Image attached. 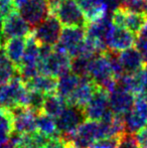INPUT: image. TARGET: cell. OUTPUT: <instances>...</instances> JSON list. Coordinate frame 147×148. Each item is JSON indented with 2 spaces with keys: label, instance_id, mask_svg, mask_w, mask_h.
<instances>
[{
  "label": "cell",
  "instance_id": "obj_1",
  "mask_svg": "<svg viewBox=\"0 0 147 148\" xmlns=\"http://www.w3.org/2000/svg\"><path fill=\"white\" fill-rule=\"evenodd\" d=\"M72 59L68 53L57 49L55 47L40 45V74L59 79L71 72Z\"/></svg>",
  "mask_w": 147,
  "mask_h": 148
},
{
  "label": "cell",
  "instance_id": "obj_2",
  "mask_svg": "<svg viewBox=\"0 0 147 148\" xmlns=\"http://www.w3.org/2000/svg\"><path fill=\"white\" fill-rule=\"evenodd\" d=\"M51 13L57 16L61 23L66 27H86L88 23L86 16L77 0H63L51 7Z\"/></svg>",
  "mask_w": 147,
  "mask_h": 148
},
{
  "label": "cell",
  "instance_id": "obj_3",
  "mask_svg": "<svg viewBox=\"0 0 147 148\" xmlns=\"http://www.w3.org/2000/svg\"><path fill=\"white\" fill-rule=\"evenodd\" d=\"M28 89L18 75L8 84L0 87V108L12 109L18 105L25 106Z\"/></svg>",
  "mask_w": 147,
  "mask_h": 148
},
{
  "label": "cell",
  "instance_id": "obj_4",
  "mask_svg": "<svg viewBox=\"0 0 147 148\" xmlns=\"http://www.w3.org/2000/svg\"><path fill=\"white\" fill-rule=\"evenodd\" d=\"M62 25L63 24L57 19V16L51 13V15L46 19L34 27L31 34L40 45L55 47L59 42L63 31Z\"/></svg>",
  "mask_w": 147,
  "mask_h": 148
},
{
  "label": "cell",
  "instance_id": "obj_5",
  "mask_svg": "<svg viewBox=\"0 0 147 148\" xmlns=\"http://www.w3.org/2000/svg\"><path fill=\"white\" fill-rule=\"evenodd\" d=\"M126 132L136 134L147 126V97L146 95L137 96L134 106L124 115Z\"/></svg>",
  "mask_w": 147,
  "mask_h": 148
},
{
  "label": "cell",
  "instance_id": "obj_6",
  "mask_svg": "<svg viewBox=\"0 0 147 148\" xmlns=\"http://www.w3.org/2000/svg\"><path fill=\"white\" fill-rule=\"evenodd\" d=\"M86 36L85 27H65L63 28L59 40L55 47L68 53L71 58H76L79 53L81 45L86 39Z\"/></svg>",
  "mask_w": 147,
  "mask_h": 148
},
{
  "label": "cell",
  "instance_id": "obj_7",
  "mask_svg": "<svg viewBox=\"0 0 147 148\" xmlns=\"http://www.w3.org/2000/svg\"><path fill=\"white\" fill-rule=\"evenodd\" d=\"M85 120L86 116L84 113V109H81L76 106L68 105L61 115L55 119V122L61 136L66 137L73 134Z\"/></svg>",
  "mask_w": 147,
  "mask_h": 148
},
{
  "label": "cell",
  "instance_id": "obj_8",
  "mask_svg": "<svg viewBox=\"0 0 147 148\" xmlns=\"http://www.w3.org/2000/svg\"><path fill=\"white\" fill-rule=\"evenodd\" d=\"M111 18L114 25L126 28L136 36L147 22L146 13L130 12L121 7H118L112 12Z\"/></svg>",
  "mask_w": 147,
  "mask_h": 148
},
{
  "label": "cell",
  "instance_id": "obj_9",
  "mask_svg": "<svg viewBox=\"0 0 147 148\" xmlns=\"http://www.w3.org/2000/svg\"><path fill=\"white\" fill-rule=\"evenodd\" d=\"M19 13L30 26H37L51 13L47 0H27L19 8Z\"/></svg>",
  "mask_w": 147,
  "mask_h": 148
},
{
  "label": "cell",
  "instance_id": "obj_10",
  "mask_svg": "<svg viewBox=\"0 0 147 148\" xmlns=\"http://www.w3.org/2000/svg\"><path fill=\"white\" fill-rule=\"evenodd\" d=\"M12 115L13 131L19 134H28L36 131V114L26 106L18 105L9 110Z\"/></svg>",
  "mask_w": 147,
  "mask_h": 148
},
{
  "label": "cell",
  "instance_id": "obj_11",
  "mask_svg": "<svg viewBox=\"0 0 147 148\" xmlns=\"http://www.w3.org/2000/svg\"><path fill=\"white\" fill-rule=\"evenodd\" d=\"M109 110V93L99 87L93 98L84 108V113L87 120L101 121Z\"/></svg>",
  "mask_w": 147,
  "mask_h": 148
},
{
  "label": "cell",
  "instance_id": "obj_12",
  "mask_svg": "<svg viewBox=\"0 0 147 148\" xmlns=\"http://www.w3.org/2000/svg\"><path fill=\"white\" fill-rule=\"evenodd\" d=\"M136 43V35L124 27H119L113 24L106 38V47L108 51L120 53Z\"/></svg>",
  "mask_w": 147,
  "mask_h": 148
},
{
  "label": "cell",
  "instance_id": "obj_13",
  "mask_svg": "<svg viewBox=\"0 0 147 148\" xmlns=\"http://www.w3.org/2000/svg\"><path fill=\"white\" fill-rule=\"evenodd\" d=\"M30 31V25L19 12L14 11L4 17L3 36L5 40L14 37H27L31 34Z\"/></svg>",
  "mask_w": 147,
  "mask_h": 148
},
{
  "label": "cell",
  "instance_id": "obj_14",
  "mask_svg": "<svg viewBox=\"0 0 147 148\" xmlns=\"http://www.w3.org/2000/svg\"><path fill=\"white\" fill-rule=\"evenodd\" d=\"M135 96L118 85L109 93V106L116 115H125L133 108Z\"/></svg>",
  "mask_w": 147,
  "mask_h": 148
},
{
  "label": "cell",
  "instance_id": "obj_15",
  "mask_svg": "<svg viewBox=\"0 0 147 148\" xmlns=\"http://www.w3.org/2000/svg\"><path fill=\"white\" fill-rule=\"evenodd\" d=\"M88 78L96 83L99 87L109 79L115 78L112 72L110 60L106 53L97 56L90 60Z\"/></svg>",
  "mask_w": 147,
  "mask_h": 148
},
{
  "label": "cell",
  "instance_id": "obj_16",
  "mask_svg": "<svg viewBox=\"0 0 147 148\" xmlns=\"http://www.w3.org/2000/svg\"><path fill=\"white\" fill-rule=\"evenodd\" d=\"M99 86L89 78H81L80 84L67 100L68 105L84 109L93 98Z\"/></svg>",
  "mask_w": 147,
  "mask_h": 148
},
{
  "label": "cell",
  "instance_id": "obj_17",
  "mask_svg": "<svg viewBox=\"0 0 147 148\" xmlns=\"http://www.w3.org/2000/svg\"><path fill=\"white\" fill-rule=\"evenodd\" d=\"M118 85L136 97L145 95L147 93V66L133 74H125L118 81Z\"/></svg>",
  "mask_w": 147,
  "mask_h": 148
},
{
  "label": "cell",
  "instance_id": "obj_18",
  "mask_svg": "<svg viewBox=\"0 0 147 148\" xmlns=\"http://www.w3.org/2000/svg\"><path fill=\"white\" fill-rule=\"evenodd\" d=\"M118 57L125 74H133L147 66L142 56L135 47L120 51L118 53Z\"/></svg>",
  "mask_w": 147,
  "mask_h": 148
},
{
  "label": "cell",
  "instance_id": "obj_19",
  "mask_svg": "<svg viewBox=\"0 0 147 148\" xmlns=\"http://www.w3.org/2000/svg\"><path fill=\"white\" fill-rule=\"evenodd\" d=\"M112 26H113L112 18L109 17L108 15L98 20H95V21L88 22L85 27L87 37L106 45V38L110 32Z\"/></svg>",
  "mask_w": 147,
  "mask_h": 148
},
{
  "label": "cell",
  "instance_id": "obj_20",
  "mask_svg": "<svg viewBox=\"0 0 147 148\" xmlns=\"http://www.w3.org/2000/svg\"><path fill=\"white\" fill-rule=\"evenodd\" d=\"M26 47V37H14L5 41V51L7 53L8 58L11 60V62L19 68L22 64V60L24 57V51Z\"/></svg>",
  "mask_w": 147,
  "mask_h": 148
},
{
  "label": "cell",
  "instance_id": "obj_21",
  "mask_svg": "<svg viewBox=\"0 0 147 148\" xmlns=\"http://www.w3.org/2000/svg\"><path fill=\"white\" fill-rule=\"evenodd\" d=\"M26 88L32 91H37L44 95L57 93V79L46 75H38L25 83Z\"/></svg>",
  "mask_w": 147,
  "mask_h": 148
},
{
  "label": "cell",
  "instance_id": "obj_22",
  "mask_svg": "<svg viewBox=\"0 0 147 148\" xmlns=\"http://www.w3.org/2000/svg\"><path fill=\"white\" fill-rule=\"evenodd\" d=\"M18 76V69L8 58L4 45H0V87Z\"/></svg>",
  "mask_w": 147,
  "mask_h": 148
},
{
  "label": "cell",
  "instance_id": "obj_23",
  "mask_svg": "<svg viewBox=\"0 0 147 148\" xmlns=\"http://www.w3.org/2000/svg\"><path fill=\"white\" fill-rule=\"evenodd\" d=\"M81 77L77 76L74 73H68L57 79V94L67 101L69 97L74 93V91L80 84Z\"/></svg>",
  "mask_w": 147,
  "mask_h": 148
},
{
  "label": "cell",
  "instance_id": "obj_24",
  "mask_svg": "<svg viewBox=\"0 0 147 148\" xmlns=\"http://www.w3.org/2000/svg\"><path fill=\"white\" fill-rule=\"evenodd\" d=\"M67 106V101L59 95H57V93L49 94V95H45L42 112L51 117L57 119Z\"/></svg>",
  "mask_w": 147,
  "mask_h": 148
},
{
  "label": "cell",
  "instance_id": "obj_25",
  "mask_svg": "<svg viewBox=\"0 0 147 148\" xmlns=\"http://www.w3.org/2000/svg\"><path fill=\"white\" fill-rule=\"evenodd\" d=\"M36 130L51 139L61 137L55 119L46 115L43 112L36 114Z\"/></svg>",
  "mask_w": 147,
  "mask_h": 148
},
{
  "label": "cell",
  "instance_id": "obj_26",
  "mask_svg": "<svg viewBox=\"0 0 147 148\" xmlns=\"http://www.w3.org/2000/svg\"><path fill=\"white\" fill-rule=\"evenodd\" d=\"M40 45L32 34L26 37V47L21 66H39Z\"/></svg>",
  "mask_w": 147,
  "mask_h": 148
},
{
  "label": "cell",
  "instance_id": "obj_27",
  "mask_svg": "<svg viewBox=\"0 0 147 148\" xmlns=\"http://www.w3.org/2000/svg\"><path fill=\"white\" fill-rule=\"evenodd\" d=\"M13 132L12 115L8 109L0 108V147L7 144Z\"/></svg>",
  "mask_w": 147,
  "mask_h": 148
},
{
  "label": "cell",
  "instance_id": "obj_28",
  "mask_svg": "<svg viewBox=\"0 0 147 148\" xmlns=\"http://www.w3.org/2000/svg\"><path fill=\"white\" fill-rule=\"evenodd\" d=\"M44 99H45L44 94L40 93V92H37V91L28 90L25 106L30 111L34 112V113H36V114L41 113L43 109Z\"/></svg>",
  "mask_w": 147,
  "mask_h": 148
},
{
  "label": "cell",
  "instance_id": "obj_29",
  "mask_svg": "<svg viewBox=\"0 0 147 148\" xmlns=\"http://www.w3.org/2000/svg\"><path fill=\"white\" fill-rule=\"evenodd\" d=\"M92 59H87L83 57H76L72 60V73L76 74L81 78H88L89 75V64Z\"/></svg>",
  "mask_w": 147,
  "mask_h": 148
},
{
  "label": "cell",
  "instance_id": "obj_30",
  "mask_svg": "<svg viewBox=\"0 0 147 148\" xmlns=\"http://www.w3.org/2000/svg\"><path fill=\"white\" fill-rule=\"evenodd\" d=\"M120 7L130 12L145 13L147 7V0H124Z\"/></svg>",
  "mask_w": 147,
  "mask_h": 148
},
{
  "label": "cell",
  "instance_id": "obj_31",
  "mask_svg": "<svg viewBox=\"0 0 147 148\" xmlns=\"http://www.w3.org/2000/svg\"><path fill=\"white\" fill-rule=\"evenodd\" d=\"M116 148H140L136 134L125 132L120 135Z\"/></svg>",
  "mask_w": 147,
  "mask_h": 148
},
{
  "label": "cell",
  "instance_id": "obj_32",
  "mask_svg": "<svg viewBox=\"0 0 147 148\" xmlns=\"http://www.w3.org/2000/svg\"><path fill=\"white\" fill-rule=\"evenodd\" d=\"M136 49L142 56L144 62L147 64V37L141 36V35H137L136 36Z\"/></svg>",
  "mask_w": 147,
  "mask_h": 148
},
{
  "label": "cell",
  "instance_id": "obj_33",
  "mask_svg": "<svg viewBox=\"0 0 147 148\" xmlns=\"http://www.w3.org/2000/svg\"><path fill=\"white\" fill-rule=\"evenodd\" d=\"M70 144L67 143L63 138L57 137V138H53L49 140V142L47 143L43 148H69Z\"/></svg>",
  "mask_w": 147,
  "mask_h": 148
},
{
  "label": "cell",
  "instance_id": "obj_34",
  "mask_svg": "<svg viewBox=\"0 0 147 148\" xmlns=\"http://www.w3.org/2000/svg\"><path fill=\"white\" fill-rule=\"evenodd\" d=\"M136 138L140 148H147V127L136 133Z\"/></svg>",
  "mask_w": 147,
  "mask_h": 148
},
{
  "label": "cell",
  "instance_id": "obj_35",
  "mask_svg": "<svg viewBox=\"0 0 147 148\" xmlns=\"http://www.w3.org/2000/svg\"><path fill=\"white\" fill-rule=\"evenodd\" d=\"M3 27H4V16L0 13V45H2V40L4 39Z\"/></svg>",
  "mask_w": 147,
  "mask_h": 148
},
{
  "label": "cell",
  "instance_id": "obj_36",
  "mask_svg": "<svg viewBox=\"0 0 147 148\" xmlns=\"http://www.w3.org/2000/svg\"><path fill=\"white\" fill-rule=\"evenodd\" d=\"M12 1H13L14 5L16 6V8H18V9H19V8L21 7V6L23 5V4L27 1V0H12Z\"/></svg>",
  "mask_w": 147,
  "mask_h": 148
},
{
  "label": "cell",
  "instance_id": "obj_37",
  "mask_svg": "<svg viewBox=\"0 0 147 148\" xmlns=\"http://www.w3.org/2000/svg\"><path fill=\"white\" fill-rule=\"evenodd\" d=\"M49 3V5H51V8L53 7V6H55L57 4H59L61 1H63V0H47Z\"/></svg>",
  "mask_w": 147,
  "mask_h": 148
},
{
  "label": "cell",
  "instance_id": "obj_38",
  "mask_svg": "<svg viewBox=\"0 0 147 148\" xmlns=\"http://www.w3.org/2000/svg\"><path fill=\"white\" fill-rule=\"evenodd\" d=\"M0 148H14L13 146H12L10 143H7V144H5V145H3V146H1Z\"/></svg>",
  "mask_w": 147,
  "mask_h": 148
},
{
  "label": "cell",
  "instance_id": "obj_39",
  "mask_svg": "<svg viewBox=\"0 0 147 148\" xmlns=\"http://www.w3.org/2000/svg\"><path fill=\"white\" fill-rule=\"evenodd\" d=\"M69 148H76V147H74V146H72V145H70Z\"/></svg>",
  "mask_w": 147,
  "mask_h": 148
},
{
  "label": "cell",
  "instance_id": "obj_40",
  "mask_svg": "<svg viewBox=\"0 0 147 148\" xmlns=\"http://www.w3.org/2000/svg\"><path fill=\"white\" fill-rule=\"evenodd\" d=\"M145 13H146V15H147V7H146V11H145Z\"/></svg>",
  "mask_w": 147,
  "mask_h": 148
},
{
  "label": "cell",
  "instance_id": "obj_41",
  "mask_svg": "<svg viewBox=\"0 0 147 148\" xmlns=\"http://www.w3.org/2000/svg\"><path fill=\"white\" fill-rule=\"evenodd\" d=\"M145 95H146V97H147V93H146V94H145Z\"/></svg>",
  "mask_w": 147,
  "mask_h": 148
},
{
  "label": "cell",
  "instance_id": "obj_42",
  "mask_svg": "<svg viewBox=\"0 0 147 148\" xmlns=\"http://www.w3.org/2000/svg\"><path fill=\"white\" fill-rule=\"evenodd\" d=\"M0 1H1V0H0Z\"/></svg>",
  "mask_w": 147,
  "mask_h": 148
}]
</instances>
